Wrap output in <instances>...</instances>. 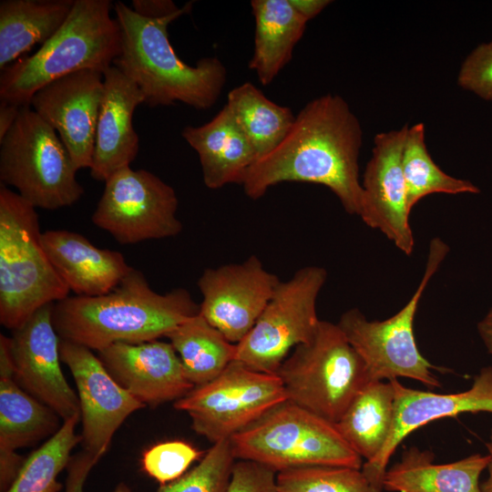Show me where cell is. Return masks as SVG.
Masks as SVG:
<instances>
[{
	"label": "cell",
	"instance_id": "83f0119b",
	"mask_svg": "<svg viewBox=\"0 0 492 492\" xmlns=\"http://www.w3.org/2000/svg\"><path fill=\"white\" fill-rule=\"evenodd\" d=\"M166 337L195 387L216 378L235 360L236 344L227 340L200 313L181 323Z\"/></svg>",
	"mask_w": 492,
	"mask_h": 492
},
{
	"label": "cell",
	"instance_id": "e575fe53",
	"mask_svg": "<svg viewBox=\"0 0 492 492\" xmlns=\"http://www.w3.org/2000/svg\"><path fill=\"white\" fill-rule=\"evenodd\" d=\"M457 84L482 99L492 101V41L476 46L462 63Z\"/></svg>",
	"mask_w": 492,
	"mask_h": 492
},
{
	"label": "cell",
	"instance_id": "74e56055",
	"mask_svg": "<svg viewBox=\"0 0 492 492\" xmlns=\"http://www.w3.org/2000/svg\"><path fill=\"white\" fill-rule=\"evenodd\" d=\"M132 6L138 15L149 19H161L183 11L171 0H133Z\"/></svg>",
	"mask_w": 492,
	"mask_h": 492
},
{
	"label": "cell",
	"instance_id": "836d02e7",
	"mask_svg": "<svg viewBox=\"0 0 492 492\" xmlns=\"http://www.w3.org/2000/svg\"><path fill=\"white\" fill-rule=\"evenodd\" d=\"M203 456V452L189 443L168 441L144 452L142 467L149 477L165 485L183 476L189 466Z\"/></svg>",
	"mask_w": 492,
	"mask_h": 492
},
{
	"label": "cell",
	"instance_id": "4dcf8cb0",
	"mask_svg": "<svg viewBox=\"0 0 492 492\" xmlns=\"http://www.w3.org/2000/svg\"><path fill=\"white\" fill-rule=\"evenodd\" d=\"M81 415L67 420L59 430L26 458L11 486L5 492H59V473L67 466L71 451L82 441L76 434Z\"/></svg>",
	"mask_w": 492,
	"mask_h": 492
},
{
	"label": "cell",
	"instance_id": "44dd1931",
	"mask_svg": "<svg viewBox=\"0 0 492 492\" xmlns=\"http://www.w3.org/2000/svg\"><path fill=\"white\" fill-rule=\"evenodd\" d=\"M42 240L53 266L77 296L105 294L133 270L122 253L97 248L77 232L49 230Z\"/></svg>",
	"mask_w": 492,
	"mask_h": 492
},
{
	"label": "cell",
	"instance_id": "7402d4cb",
	"mask_svg": "<svg viewBox=\"0 0 492 492\" xmlns=\"http://www.w3.org/2000/svg\"><path fill=\"white\" fill-rule=\"evenodd\" d=\"M181 135L198 153L203 181L209 189L231 183L241 185L257 160L253 148L226 105L210 121L187 126Z\"/></svg>",
	"mask_w": 492,
	"mask_h": 492
},
{
	"label": "cell",
	"instance_id": "f35d334b",
	"mask_svg": "<svg viewBox=\"0 0 492 492\" xmlns=\"http://www.w3.org/2000/svg\"><path fill=\"white\" fill-rule=\"evenodd\" d=\"M292 7L307 21L318 15L332 1L289 0Z\"/></svg>",
	"mask_w": 492,
	"mask_h": 492
},
{
	"label": "cell",
	"instance_id": "d6986e66",
	"mask_svg": "<svg viewBox=\"0 0 492 492\" xmlns=\"http://www.w3.org/2000/svg\"><path fill=\"white\" fill-rule=\"evenodd\" d=\"M97 354L112 377L146 406L177 401L195 387L169 342L117 343Z\"/></svg>",
	"mask_w": 492,
	"mask_h": 492
},
{
	"label": "cell",
	"instance_id": "ab89813d",
	"mask_svg": "<svg viewBox=\"0 0 492 492\" xmlns=\"http://www.w3.org/2000/svg\"><path fill=\"white\" fill-rule=\"evenodd\" d=\"M22 106L11 103L5 100H1L0 103V140L4 138L5 134L15 122L20 108Z\"/></svg>",
	"mask_w": 492,
	"mask_h": 492
},
{
	"label": "cell",
	"instance_id": "f1b7e54d",
	"mask_svg": "<svg viewBox=\"0 0 492 492\" xmlns=\"http://www.w3.org/2000/svg\"><path fill=\"white\" fill-rule=\"evenodd\" d=\"M226 106L253 148L257 160L278 147L295 120L290 108L272 102L250 82L231 89Z\"/></svg>",
	"mask_w": 492,
	"mask_h": 492
},
{
	"label": "cell",
	"instance_id": "52a82bcc",
	"mask_svg": "<svg viewBox=\"0 0 492 492\" xmlns=\"http://www.w3.org/2000/svg\"><path fill=\"white\" fill-rule=\"evenodd\" d=\"M276 374L287 400L334 425L371 381L364 361L338 324L322 320L313 336L292 350Z\"/></svg>",
	"mask_w": 492,
	"mask_h": 492
},
{
	"label": "cell",
	"instance_id": "7a4b0ae2",
	"mask_svg": "<svg viewBox=\"0 0 492 492\" xmlns=\"http://www.w3.org/2000/svg\"><path fill=\"white\" fill-rule=\"evenodd\" d=\"M199 313L200 304L186 289L159 293L133 268L105 294L68 296L55 302L52 319L61 340L99 352L117 343L158 340Z\"/></svg>",
	"mask_w": 492,
	"mask_h": 492
},
{
	"label": "cell",
	"instance_id": "30bf717a",
	"mask_svg": "<svg viewBox=\"0 0 492 492\" xmlns=\"http://www.w3.org/2000/svg\"><path fill=\"white\" fill-rule=\"evenodd\" d=\"M286 400L276 374L234 360L216 378L175 401L174 407L188 413L193 430L215 444L229 440Z\"/></svg>",
	"mask_w": 492,
	"mask_h": 492
},
{
	"label": "cell",
	"instance_id": "4fadbf2b",
	"mask_svg": "<svg viewBox=\"0 0 492 492\" xmlns=\"http://www.w3.org/2000/svg\"><path fill=\"white\" fill-rule=\"evenodd\" d=\"M281 281L250 256L241 263L206 269L198 281L200 314L231 343L251 330Z\"/></svg>",
	"mask_w": 492,
	"mask_h": 492
},
{
	"label": "cell",
	"instance_id": "6da1fadb",
	"mask_svg": "<svg viewBox=\"0 0 492 492\" xmlns=\"http://www.w3.org/2000/svg\"><path fill=\"white\" fill-rule=\"evenodd\" d=\"M362 144L361 124L347 102L332 94L316 97L295 116L278 147L251 165L241 183L244 193L257 200L279 183H315L328 188L346 212L359 216Z\"/></svg>",
	"mask_w": 492,
	"mask_h": 492
},
{
	"label": "cell",
	"instance_id": "ba28073f",
	"mask_svg": "<svg viewBox=\"0 0 492 492\" xmlns=\"http://www.w3.org/2000/svg\"><path fill=\"white\" fill-rule=\"evenodd\" d=\"M0 181L36 208L71 206L84 194L77 168L56 131L30 105L0 140Z\"/></svg>",
	"mask_w": 492,
	"mask_h": 492
},
{
	"label": "cell",
	"instance_id": "d590c367",
	"mask_svg": "<svg viewBox=\"0 0 492 492\" xmlns=\"http://www.w3.org/2000/svg\"><path fill=\"white\" fill-rule=\"evenodd\" d=\"M277 473L248 460L235 461L226 492H279Z\"/></svg>",
	"mask_w": 492,
	"mask_h": 492
},
{
	"label": "cell",
	"instance_id": "4316f807",
	"mask_svg": "<svg viewBox=\"0 0 492 492\" xmlns=\"http://www.w3.org/2000/svg\"><path fill=\"white\" fill-rule=\"evenodd\" d=\"M395 418V391L390 381L368 382L335 424L354 451L374 459L385 444Z\"/></svg>",
	"mask_w": 492,
	"mask_h": 492
},
{
	"label": "cell",
	"instance_id": "9a60e30c",
	"mask_svg": "<svg viewBox=\"0 0 492 492\" xmlns=\"http://www.w3.org/2000/svg\"><path fill=\"white\" fill-rule=\"evenodd\" d=\"M408 125L378 133L362 183L359 216L379 230L405 254L412 253L415 239L409 223L410 209L402 168V155Z\"/></svg>",
	"mask_w": 492,
	"mask_h": 492
},
{
	"label": "cell",
	"instance_id": "5b68a950",
	"mask_svg": "<svg viewBox=\"0 0 492 492\" xmlns=\"http://www.w3.org/2000/svg\"><path fill=\"white\" fill-rule=\"evenodd\" d=\"M36 207L0 184V323L15 330L69 288L43 244Z\"/></svg>",
	"mask_w": 492,
	"mask_h": 492
},
{
	"label": "cell",
	"instance_id": "8fae6325",
	"mask_svg": "<svg viewBox=\"0 0 492 492\" xmlns=\"http://www.w3.org/2000/svg\"><path fill=\"white\" fill-rule=\"evenodd\" d=\"M326 278L324 268L307 266L280 282L251 330L236 344L235 360L276 374L289 353L314 333L320 322L316 301Z\"/></svg>",
	"mask_w": 492,
	"mask_h": 492
},
{
	"label": "cell",
	"instance_id": "8d00e7d4",
	"mask_svg": "<svg viewBox=\"0 0 492 492\" xmlns=\"http://www.w3.org/2000/svg\"><path fill=\"white\" fill-rule=\"evenodd\" d=\"M98 460L99 458L86 450L72 456L67 466L66 492H83L87 475ZM113 492H131V490L125 483H120Z\"/></svg>",
	"mask_w": 492,
	"mask_h": 492
},
{
	"label": "cell",
	"instance_id": "ac0fdd59",
	"mask_svg": "<svg viewBox=\"0 0 492 492\" xmlns=\"http://www.w3.org/2000/svg\"><path fill=\"white\" fill-rule=\"evenodd\" d=\"M53 306L41 307L13 331L11 349L16 382L64 421L81 413L78 396L60 367V338L53 324Z\"/></svg>",
	"mask_w": 492,
	"mask_h": 492
},
{
	"label": "cell",
	"instance_id": "277c9868",
	"mask_svg": "<svg viewBox=\"0 0 492 492\" xmlns=\"http://www.w3.org/2000/svg\"><path fill=\"white\" fill-rule=\"evenodd\" d=\"M109 0H75L62 26L31 56L6 67L0 98L29 105L34 94L64 76L93 69L104 72L120 53V30L110 16Z\"/></svg>",
	"mask_w": 492,
	"mask_h": 492
},
{
	"label": "cell",
	"instance_id": "d4e9b609",
	"mask_svg": "<svg viewBox=\"0 0 492 492\" xmlns=\"http://www.w3.org/2000/svg\"><path fill=\"white\" fill-rule=\"evenodd\" d=\"M255 20L252 56L249 62L263 86L270 85L292 56L304 34L307 20L289 0H252Z\"/></svg>",
	"mask_w": 492,
	"mask_h": 492
},
{
	"label": "cell",
	"instance_id": "3957f363",
	"mask_svg": "<svg viewBox=\"0 0 492 492\" xmlns=\"http://www.w3.org/2000/svg\"><path fill=\"white\" fill-rule=\"evenodd\" d=\"M161 19L138 15L125 3L113 5L120 30V53L113 62L141 90L149 107L181 102L197 109H208L218 100L226 83L227 71L216 56L203 57L192 67L175 53L169 40L168 26L188 13Z\"/></svg>",
	"mask_w": 492,
	"mask_h": 492
},
{
	"label": "cell",
	"instance_id": "f546056e",
	"mask_svg": "<svg viewBox=\"0 0 492 492\" xmlns=\"http://www.w3.org/2000/svg\"><path fill=\"white\" fill-rule=\"evenodd\" d=\"M402 168L410 210L421 199L431 194L480 192L469 180L454 178L435 163L425 145V125L422 122L408 128L402 155Z\"/></svg>",
	"mask_w": 492,
	"mask_h": 492
},
{
	"label": "cell",
	"instance_id": "60d3db41",
	"mask_svg": "<svg viewBox=\"0 0 492 492\" xmlns=\"http://www.w3.org/2000/svg\"><path fill=\"white\" fill-rule=\"evenodd\" d=\"M477 329L487 351L492 355V307L477 323Z\"/></svg>",
	"mask_w": 492,
	"mask_h": 492
},
{
	"label": "cell",
	"instance_id": "9c48e42d",
	"mask_svg": "<svg viewBox=\"0 0 492 492\" xmlns=\"http://www.w3.org/2000/svg\"><path fill=\"white\" fill-rule=\"evenodd\" d=\"M448 251V246L440 238L431 240L419 285L405 305L390 318L369 321L356 308L342 314L337 324L364 361L371 380L390 381L406 377L430 389L441 387L434 371L446 373L450 370L436 366L419 352L414 333V320L427 284Z\"/></svg>",
	"mask_w": 492,
	"mask_h": 492
},
{
	"label": "cell",
	"instance_id": "e0dca14e",
	"mask_svg": "<svg viewBox=\"0 0 492 492\" xmlns=\"http://www.w3.org/2000/svg\"><path fill=\"white\" fill-rule=\"evenodd\" d=\"M103 91V73L85 69L44 86L29 103L56 131L77 170L92 164Z\"/></svg>",
	"mask_w": 492,
	"mask_h": 492
},
{
	"label": "cell",
	"instance_id": "ffe728a7",
	"mask_svg": "<svg viewBox=\"0 0 492 492\" xmlns=\"http://www.w3.org/2000/svg\"><path fill=\"white\" fill-rule=\"evenodd\" d=\"M103 77L104 91L90 167V175L99 181H106L136 159L139 144L132 118L137 107L145 104L138 87L115 66L105 69Z\"/></svg>",
	"mask_w": 492,
	"mask_h": 492
},
{
	"label": "cell",
	"instance_id": "5bb4252c",
	"mask_svg": "<svg viewBox=\"0 0 492 492\" xmlns=\"http://www.w3.org/2000/svg\"><path fill=\"white\" fill-rule=\"evenodd\" d=\"M59 353L77 388L84 450L100 459L125 419L146 405L112 377L89 348L60 339Z\"/></svg>",
	"mask_w": 492,
	"mask_h": 492
},
{
	"label": "cell",
	"instance_id": "8992f818",
	"mask_svg": "<svg viewBox=\"0 0 492 492\" xmlns=\"http://www.w3.org/2000/svg\"><path fill=\"white\" fill-rule=\"evenodd\" d=\"M229 440L235 459L276 473L313 466L361 469L364 464L334 424L289 400Z\"/></svg>",
	"mask_w": 492,
	"mask_h": 492
},
{
	"label": "cell",
	"instance_id": "1f68e13d",
	"mask_svg": "<svg viewBox=\"0 0 492 492\" xmlns=\"http://www.w3.org/2000/svg\"><path fill=\"white\" fill-rule=\"evenodd\" d=\"M279 492H381L361 469L313 466L281 471L276 475Z\"/></svg>",
	"mask_w": 492,
	"mask_h": 492
},
{
	"label": "cell",
	"instance_id": "603a6c76",
	"mask_svg": "<svg viewBox=\"0 0 492 492\" xmlns=\"http://www.w3.org/2000/svg\"><path fill=\"white\" fill-rule=\"evenodd\" d=\"M59 415L15 379L11 337L0 334V451L15 452L61 427Z\"/></svg>",
	"mask_w": 492,
	"mask_h": 492
},
{
	"label": "cell",
	"instance_id": "cb8c5ba5",
	"mask_svg": "<svg viewBox=\"0 0 492 492\" xmlns=\"http://www.w3.org/2000/svg\"><path fill=\"white\" fill-rule=\"evenodd\" d=\"M430 450L411 446L386 469L383 489L391 492H482L479 477L489 455L474 454L447 464H434Z\"/></svg>",
	"mask_w": 492,
	"mask_h": 492
},
{
	"label": "cell",
	"instance_id": "484cf974",
	"mask_svg": "<svg viewBox=\"0 0 492 492\" xmlns=\"http://www.w3.org/2000/svg\"><path fill=\"white\" fill-rule=\"evenodd\" d=\"M75 0H2L0 69L36 44H45L68 17Z\"/></svg>",
	"mask_w": 492,
	"mask_h": 492
},
{
	"label": "cell",
	"instance_id": "d6a6232c",
	"mask_svg": "<svg viewBox=\"0 0 492 492\" xmlns=\"http://www.w3.org/2000/svg\"><path fill=\"white\" fill-rule=\"evenodd\" d=\"M235 461L230 440L217 442L194 468L156 492H226Z\"/></svg>",
	"mask_w": 492,
	"mask_h": 492
},
{
	"label": "cell",
	"instance_id": "b9f144b4",
	"mask_svg": "<svg viewBox=\"0 0 492 492\" xmlns=\"http://www.w3.org/2000/svg\"><path fill=\"white\" fill-rule=\"evenodd\" d=\"M486 447L490 456V461L487 466L488 477L485 481L480 483V488L482 492H492V431L488 442L486 443Z\"/></svg>",
	"mask_w": 492,
	"mask_h": 492
},
{
	"label": "cell",
	"instance_id": "7c38bea8",
	"mask_svg": "<svg viewBox=\"0 0 492 492\" xmlns=\"http://www.w3.org/2000/svg\"><path fill=\"white\" fill-rule=\"evenodd\" d=\"M179 200L174 189L145 169L124 167L105 181L91 220L121 244L177 236Z\"/></svg>",
	"mask_w": 492,
	"mask_h": 492
},
{
	"label": "cell",
	"instance_id": "2e32d148",
	"mask_svg": "<svg viewBox=\"0 0 492 492\" xmlns=\"http://www.w3.org/2000/svg\"><path fill=\"white\" fill-rule=\"evenodd\" d=\"M395 391V418L391 433L378 455L364 462L362 472L370 484L383 490V480L390 457L413 431L435 420L465 413L492 414V366L475 375L469 389L451 394L421 391L390 380Z\"/></svg>",
	"mask_w": 492,
	"mask_h": 492
}]
</instances>
